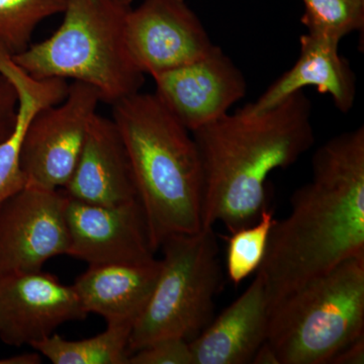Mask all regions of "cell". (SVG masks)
<instances>
[{"label":"cell","mask_w":364,"mask_h":364,"mask_svg":"<svg viewBox=\"0 0 364 364\" xmlns=\"http://www.w3.org/2000/svg\"><path fill=\"white\" fill-rule=\"evenodd\" d=\"M275 222L257 270L270 310L344 261L364 257V128L344 132L314 153L312 178Z\"/></svg>","instance_id":"1"},{"label":"cell","mask_w":364,"mask_h":364,"mask_svg":"<svg viewBox=\"0 0 364 364\" xmlns=\"http://www.w3.org/2000/svg\"><path fill=\"white\" fill-rule=\"evenodd\" d=\"M312 109L299 91L270 111L240 109L191 132L202 162L203 228L222 223L233 233L259 220L268 176L313 146Z\"/></svg>","instance_id":"2"},{"label":"cell","mask_w":364,"mask_h":364,"mask_svg":"<svg viewBox=\"0 0 364 364\" xmlns=\"http://www.w3.org/2000/svg\"><path fill=\"white\" fill-rule=\"evenodd\" d=\"M112 105L155 251L176 235L203 228L202 162L191 132L153 93L141 91Z\"/></svg>","instance_id":"3"},{"label":"cell","mask_w":364,"mask_h":364,"mask_svg":"<svg viewBox=\"0 0 364 364\" xmlns=\"http://www.w3.org/2000/svg\"><path fill=\"white\" fill-rule=\"evenodd\" d=\"M130 7L121 0H66L56 32L14 55V62L37 79H73L93 86L102 102L114 105L139 92L145 81L127 48Z\"/></svg>","instance_id":"4"},{"label":"cell","mask_w":364,"mask_h":364,"mask_svg":"<svg viewBox=\"0 0 364 364\" xmlns=\"http://www.w3.org/2000/svg\"><path fill=\"white\" fill-rule=\"evenodd\" d=\"M364 335V257L340 263L277 304L267 342L280 364H329Z\"/></svg>","instance_id":"5"},{"label":"cell","mask_w":364,"mask_h":364,"mask_svg":"<svg viewBox=\"0 0 364 364\" xmlns=\"http://www.w3.org/2000/svg\"><path fill=\"white\" fill-rule=\"evenodd\" d=\"M160 249L159 275L132 329L130 353L168 337L191 342L212 322L221 275L214 227L170 237Z\"/></svg>","instance_id":"6"},{"label":"cell","mask_w":364,"mask_h":364,"mask_svg":"<svg viewBox=\"0 0 364 364\" xmlns=\"http://www.w3.org/2000/svg\"><path fill=\"white\" fill-rule=\"evenodd\" d=\"M100 102L93 86L74 81L61 102L35 114L21 143V168L26 186L54 191L68 183Z\"/></svg>","instance_id":"7"},{"label":"cell","mask_w":364,"mask_h":364,"mask_svg":"<svg viewBox=\"0 0 364 364\" xmlns=\"http://www.w3.org/2000/svg\"><path fill=\"white\" fill-rule=\"evenodd\" d=\"M67 200L62 189L26 186L0 203V277L40 272L68 255Z\"/></svg>","instance_id":"8"},{"label":"cell","mask_w":364,"mask_h":364,"mask_svg":"<svg viewBox=\"0 0 364 364\" xmlns=\"http://www.w3.org/2000/svg\"><path fill=\"white\" fill-rule=\"evenodd\" d=\"M126 42L134 65L152 77L200 59L215 48L186 0H143L130 7Z\"/></svg>","instance_id":"9"},{"label":"cell","mask_w":364,"mask_h":364,"mask_svg":"<svg viewBox=\"0 0 364 364\" xmlns=\"http://www.w3.org/2000/svg\"><path fill=\"white\" fill-rule=\"evenodd\" d=\"M66 221L71 257L90 265L141 264L156 259L145 212L138 198L102 205L68 198Z\"/></svg>","instance_id":"10"},{"label":"cell","mask_w":364,"mask_h":364,"mask_svg":"<svg viewBox=\"0 0 364 364\" xmlns=\"http://www.w3.org/2000/svg\"><path fill=\"white\" fill-rule=\"evenodd\" d=\"M153 79L154 95L191 133L229 114L247 93L243 73L218 46L202 58Z\"/></svg>","instance_id":"11"},{"label":"cell","mask_w":364,"mask_h":364,"mask_svg":"<svg viewBox=\"0 0 364 364\" xmlns=\"http://www.w3.org/2000/svg\"><path fill=\"white\" fill-rule=\"evenodd\" d=\"M87 316L73 286L61 284L50 273L0 277V339L9 346H32L60 326Z\"/></svg>","instance_id":"12"},{"label":"cell","mask_w":364,"mask_h":364,"mask_svg":"<svg viewBox=\"0 0 364 364\" xmlns=\"http://www.w3.org/2000/svg\"><path fill=\"white\" fill-rule=\"evenodd\" d=\"M68 198L92 205H112L138 198L128 151L114 119L95 114L68 183Z\"/></svg>","instance_id":"13"},{"label":"cell","mask_w":364,"mask_h":364,"mask_svg":"<svg viewBox=\"0 0 364 364\" xmlns=\"http://www.w3.org/2000/svg\"><path fill=\"white\" fill-rule=\"evenodd\" d=\"M339 44L340 41L320 33L301 36L298 61L242 111L251 114L270 111L294 93L314 86L318 92L329 95L342 114L350 112L355 102L356 78L348 62L340 56Z\"/></svg>","instance_id":"14"},{"label":"cell","mask_w":364,"mask_h":364,"mask_svg":"<svg viewBox=\"0 0 364 364\" xmlns=\"http://www.w3.org/2000/svg\"><path fill=\"white\" fill-rule=\"evenodd\" d=\"M270 306L259 275L233 304L189 342L193 364L252 363L267 341Z\"/></svg>","instance_id":"15"},{"label":"cell","mask_w":364,"mask_h":364,"mask_svg":"<svg viewBox=\"0 0 364 364\" xmlns=\"http://www.w3.org/2000/svg\"><path fill=\"white\" fill-rule=\"evenodd\" d=\"M161 262L90 265L73 287L87 314H97L107 325L133 327L149 301Z\"/></svg>","instance_id":"16"},{"label":"cell","mask_w":364,"mask_h":364,"mask_svg":"<svg viewBox=\"0 0 364 364\" xmlns=\"http://www.w3.org/2000/svg\"><path fill=\"white\" fill-rule=\"evenodd\" d=\"M0 72L11 80L18 97V117L11 135L0 143V203L26 186L21 168V149L31 119L45 107L61 102L69 85L65 79H37L14 62L0 44Z\"/></svg>","instance_id":"17"},{"label":"cell","mask_w":364,"mask_h":364,"mask_svg":"<svg viewBox=\"0 0 364 364\" xmlns=\"http://www.w3.org/2000/svg\"><path fill=\"white\" fill-rule=\"evenodd\" d=\"M132 329L129 325H107L97 336L77 341L54 333L32 347L54 364H128Z\"/></svg>","instance_id":"18"},{"label":"cell","mask_w":364,"mask_h":364,"mask_svg":"<svg viewBox=\"0 0 364 364\" xmlns=\"http://www.w3.org/2000/svg\"><path fill=\"white\" fill-rule=\"evenodd\" d=\"M66 0H0V44L13 56L28 49L43 21L62 14Z\"/></svg>","instance_id":"19"},{"label":"cell","mask_w":364,"mask_h":364,"mask_svg":"<svg viewBox=\"0 0 364 364\" xmlns=\"http://www.w3.org/2000/svg\"><path fill=\"white\" fill-rule=\"evenodd\" d=\"M275 222L272 210L267 208L257 222L231 233L228 239L227 272L235 284L257 272Z\"/></svg>","instance_id":"20"},{"label":"cell","mask_w":364,"mask_h":364,"mask_svg":"<svg viewBox=\"0 0 364 364\" xmlns=\"http://www.w3.org/2000/svg\"><path fill=\"white\" fill-rule=\"evenodd\" d=\"M301 21L309 33L341 41L364 28V0H301Z\"/></svg>","instance_id":"21"},{"label":"cell","mask_w":364,"mask_h":364,"mask_svg":"<svg viewBox=\"0 0 364 364\" xmlns=\"http://www.w3.org/2000/svg\"><path fill=\"white\" fill-rule=\"evenodd\" d=\"M128 364H193V358L188 341L168 337L133 352Z\"/></svg>","instance_id":"22"},{"label":"cell","mask_w":364,"mask_h":364,"mask_svg":"<svg viewBox=\"0 0 364 364\" xmlns=\"http://www.w3.org/2000/svg\"><path fill=\"white\" fill-rule=\"evenodd\" d=\"M18 97L16 87L0 72V143L11 135L18 117Z\"/></svg>","instance_id":"23"},{"label":"cell","mask_w":364,"mask_h":364,"mask_svg":"<svg viewBox=\"0 0 364 364\" xmlns=\"http://www.w3.org/2000/svg\"><path fill=\"white\" fill-rule=\"evenodd\" d=\"M364 363V335L345 346L329 364H363Z\"/></svg>","instance_id":"24"},{"label":"cell","mask_w":364,"mask_h":364,"mask_svg":"<svg viewBox=\"0 0 364 364\" xmlns=\"http://www.w3.org/2000/svg\"><path fill=\"white\" fill-rule=\"evenodd\" d=\"M253 364H280L279 359L277 358V352L267 343L260 345L259 348L256 351L255 355L252 359Z\"/></svg>","instance_id":"25"},{"label":"cell","mask_w":364,"mask_h":364,"mask_svg":"<svg viewBox=\"0 0 364 364\" xmlns=\"http://www.w3.org/2000/svg\"><path fill=\"white\" fill-rule=\"evenodd\" d=\"M40 354L35 353L21 354L14 358L0 359V364H39L42 363Z\"/></svg>","instance_id":"26"},{"label":"cell","mask_w":364,"mask_h":364,"mask_svg":"<svg viewBox=\"0 0 364 364\" xmlns=\"http://www.w3.org/2000/svg\"><path fill=\"white\" fill-rule=\"evenodd\" d=\"M122 2H124V4H127V6H131L132 2H133V0H121Z\"/></svg>","instance_id":"27"}]
</instances>
